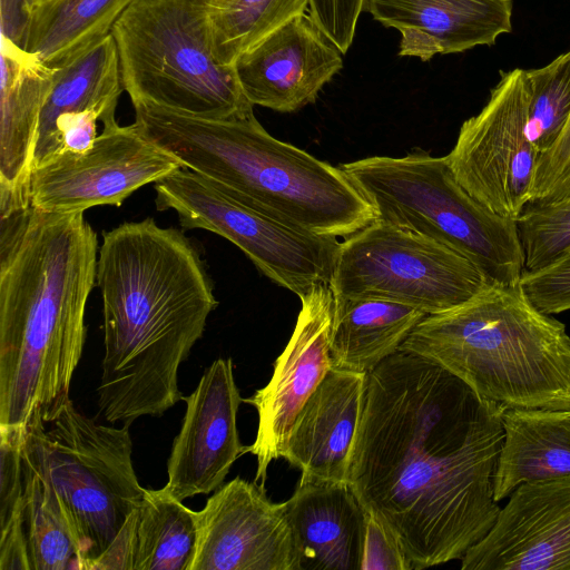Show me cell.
Returning <instances> with one entry per match:
<instances>
[{
  "label": "cell",
  "mask_w": 570,
  "mask_h": 570,
  "mask_svg": "<svg viewBox=\"0 0 570 570\" xmlns=\"http://www.w3.org/2000/svg\"><path fill=\"white\" fill-rule=\"evenodd\" d=\"M180 167L174 155L148 139L135 122H116L102 126L86 151H62L36 166L30 179V204L48 213L120 206L140 187L155 184Z\"/></svg>",
  "instance_id": "7c38bea8"
},
{
  "label": "cell",
  "mask_w": 570,
  "mask_h": 570,
  "mask_svg": "<svg viewBox=\"0 0 570 570\" xmlns=\"http://www.w3.org/2000/svg\"><path fill=\"white\" fill-rule=\"evenodd\" d=\"M130 570H190L196 546V511L165 488L146 489L126 521Z\"/></svg>",
  "instance_id": "484cf974"
},
{
  "label": "cell",
  "mask_w": 570,
  "mask_h": 570,
  "mask_svg": "<svg viewBox=\"0 0 570 570\" xmlns=\"http://www.w3.org/2000/svg\"><path fill=\"white\" fill-rule=\"evenodd\" d=\"M342 67V52L306 13L282 24L234 62L248 101L281 112L314 102Z\"/></svg>",
  "instance_id": "e0dca14e"
},
{
  "label": "cell",
  "mask_w": 570,
  "mask_h": 570,
  "mask_svg": "<svg viewBox=\"0 0 570 570\" xmlns=\"http://www.w3.org/2000/svg\"><path fill=\"white\" fill-rule=\"evenodd\" d=\"M135 124L186 167L321 236L348 237L377 219L335 167L269 135L254 115L213 119L132 102Z\"/></svg>",
  "instance_id": "277c9868"
},
{
  "label": "cell",
  "mask_w": 570,
  "mask_h": 570,
  "mask_svg": "<svg viewBox=\"0 0 570 570\" xmlns=\"http://www.w3.org/2000/svg\"><path fill=\"white\" fill-rule=\"evenodd\" d=\"M366 0H308L316 24L344 55L351 47Z\"/></svg>",
  "instance_id": "d6a6232c"
},
{
  "label": "cell",
  "mask_w": 570,
  "mask_h": 570,
  "mask_svg": "<svg viewBox=\"0 0 570 570\" xmlns=\"http://www.w3.org/2000/svg\"><path fill=\"white\" fill-rule=\"evenodd\" d=\"M48 430L40 415L26 426V444L65 503L88 564L112 543L146 489L132 464L129 425L97 423L71 399Z\"/></svg>",
  "instance_id": "ba28073f"
},
{
  "label": "cell",
  "mask_w": 570,
  "mask_h": 570,
  "mask_svg": "<svg viewBox=\"0 0 570 570\" xmlns=\"http://www.w3.org/2000/svg\"><path fill=\"white\" fill-rule=\"evenodd\" d=\"M341 167L373 204L377 220L458 250L492 282H520L524 253L517 220L473 198L446 156L415 149L403 157L373 156Z\"/></svg>",
  "instance_id": "52a82bcc"
},
{
  "label": "cell",
  "mask_w": 570,
  "mask_h": 570,
  "mask_svg": "<svg viewBox=\"0 0 570 570\" xmlns=\"http://www.w3.org/2000/svg\"><path fill=\"white\" fill-rule=\"evenodd\" d=\"M122 91L119 57L112 35L73 61L57 67L40 117L33 168L59 153L56 122L61 115L95 111L102 126L114 125L117 122L115 115Z\"/></svg>",
  "instance_id": "603a6c76"
},
{
  "label": "cell",
  "mask_w": 570,
  "mask_h": 570,
  "mask_svg": "<svg viewBox=\"0 0 570 570\" xmlns=\"http://www.w3.org/2000/svg\"><path fill=\"white\" fill-rule=\"evenodd\" d=\"M426 315L419 308L396 302L334 296L333 367L357 373L373 371L400 350Z\"/></svg>",
  "instance_id": "cb8c5ba5"
},
{
  "label": "cell",
  "mask_w": 570,
  "mask_h": 570,
  "mask_svg": "<svg viewBox=\"0 0 570 570\" xmlns=\"http://www.w3.org/2000/svg\"><path fill=\"white\" fill-rule=\"evenodd\" d=\"M399 351L439 364L503 409L570 411V336L520 282H491L461 305L426 315Z\"/></svg>",
  "instance_id": "5b68a950"
},
{
  "label": "cell",
  "mask_w": 570,
  "mask_h": 570,
  "mask_svg": "<svg viewBox=\"0 0 570 570\" xmlns=\"http://www.w3.org/2000/svg\"><path fill=\"white\" fill-rule=\"evenodd\" d=\"M524 272L542 269L570 249V197L529 204L517 219Z\"/></svg>",
  "instance_id": "f546056e"
},
{
  "label": "cell",
  "mask_w": 570,
  "mask_h": 570,
  "mask_svg": "<svg viewBox=\"0 0 570 570\" xmlns=\"http://www.w3.org/2000/svg\"><path fill=\"white\" fill-rule=\"evenodd\" d=\"M111 35L131 102L213 119L254 115L234 65L215 57L205 0H136Z\"/></svg>",
  "instance_id": "8992f818"
},
{
  "label": "cell",
  "mask_w": 570,
  "mask_h": 570,
  "mask_svg": "<svg viewBox=\"0 0 570 570\" xmlns=\"http://www.w3.org/2000/svg\"><path fill=\"white\" fill-rule=\"evenodd\" d=\"M98 120L99 115L95 111L69 112L61 115L56 122L59 153H82L89 149L98 136Z\"/></svg>",
  "instance_id": "e575fe53"
},
{
  "label": "cell",
  "mask_w": 570,
  "mask_h": 570,
  "mask_svg": "<svg viewBox=\"0 0 570 570\" xmlns=\"http://www.w3.org/2000/svg\"><path fill=\"white\" fill-rule=\"evenodd\" d=\"M491 282L458 250L376 219L340 243L328 284L335 297L385 299L431 315L461 305Z\"/></svg>",
  "instance_id": "30bf717a"
},
{
  "label": "cell",
  "mask_w": 570,
  "mask_h": 570,
  "mask_svg": "<svg viewBox=\"0 0 570 570\" xmlns=\"http://www.w3.org/2000/svg\"><path fill=\"white\" fill-rule=\"evenodd\" d=\"M365 9L400 31L399 56L422 61L493 46L512 30V0H366Z\"/></svg>",
  "instance_id": "d6986e66"
},
{
  "label": "cell",
  "mask_w": 570,
  "mask_h": 570,
  "mask_svg": "<svg viewBox=\"0 0 570 570\" xmlns=\"http://www.w3.org/2000/svg\"><path fill=\"white\" fill-rule=\"evenodd\" d=\"M302 307L293 334L274 363L268 383L244 399L258 414L255 441L246 453L257 459L254 481L265 485L272 461L282 458L296 415L333 367L331 337L334 295L328 283L299 297Z\"/></svg>",
  "instance_id": "5bb4252c"
},
{
  "label": "cell",
  "mask_w": 570,
  "mask_h": 570,
  "mask_svg": "<svg viewBox=\"0 0 570 570\" xmlns=\"http://www.w3.org/2000/svg\"><path fill=\"white\" fill-rule=\"evenodd\" d=\"M183 400L186 412L173 442L164 485L180 501L217 490L235 461L246 453L236 422L244 399L232 358L215 360L194 392Z\"/></svg>",
  "instance_id": "9a60e30c"
},
{
  "label": "cell",
  "mask_w": 570,
  "mask_h": 570,
  "mask_svg": "<svg viewBox=\"0 0 570 570\" xmlns=\"http://www.w3.org/2000/svg\"><path fill=\"white\" fill-rule=\"evenodd\" d=\"M215 57L236 59L292 18L305 13L308 0H205Z\"/></svg>",
  "instance_id": "83f0119b"
},
{
  "label": "cell",
  "mask_w": 570,
  "mask_h": 570,
  "mask_svg": "<svg viewBox=\"0 0 570 570\" xmlns=\"http://www.w3.org/2000/svg\"><path fill=\"white\" fill-rule=\"evenodd\" d=\"M462 570H570V475L519 485Z\"/></svg>",
  "instance_id": "2e32d148"
},
{
  "label": "cell",
  "mask_w": 570,
  "mask_h": 570,
  "mask_svg": "<svg viewBox=\"0 0 570 570\" xmlns=\"http://www.w3.org/2000/svg\"><path fill=\"white\" fill-rule=\"evenodd\" d=\"M197 546L190 570H299L284 503L240 476L223 484L196 511Z\"/></svg>",
  "instance_id": "4fadbf2b"
},
{
  "label": "cell",
  "mask_w": 570,
  "mask_h": 570,
  "mask_svg": "<svg viewBox=\"0 0 570 570\" xmlns=\"http://www.w3.org/2000/svg\"><path fill=\"white\" fill-rule=\"evenodd\" d=\"M136 0H40L23 47L49 67L65 66L100 43Z\"/></svg>",
  "instance_id": "d4e9b609"
},
{
  "label": "cell",
  "mask_w": 570,
  "mask_h": 570,
  "mask_svg": "<svg viewBox=\"0 0 570 570\" xmlns=\"http://www.w3.org/2000/svg\"><path fill=\"white\" fill-rule=\"evenodd\" d=\"M284 503L299 570H361L366 510L345 482H298Z\"/></svg>",
  "instance_id": "44dd1931"
},
{
  "label": "cell",
  "mask_w": 570,
  "mask_h": 570,
  "mask_svg": "<svg viewBox=\"0 0 570 570\" xmlns=\"http://www.w3.org/2000/svg\"><path fill=\"white\" fill-rule=\"evenodd\" d=\"M504 410L414 353L367 373L346 483L413 570L461 560L494 525Z\"/></svg>",
  "instance_id": "6da1fadb"
},
{
  "label": "cell",
  "mask_w": 570,
  "mask_h": 570,
  "mask_svg": "<svg viewBox=\"0 0 570 570\" xmlns=\"http://www.w3.org/2000/svg\"><path fill=\"white\" fill-rule=\"evenodd\" d=\"M530 100L525 134L539 153L549 150L570 118V50L550 63L527 70Z\"/></svg>",
  "instance_id": "f1b7e54d"
},
{
  "label": "cell",
  "mask_w": 570,
  "mask_h": 570,
  "mask_svg": "<svg viewBox=\"0 0 570 570\" xmlns=\"http://www.w3.org/2000/svg\"><path fill=\"white\" fill-rule=\"evenodd\" d=\"M24 515L31 570H85L77 528L56 489L26 444L22 446Z\"/></svg>",
  "instance_id": "4316f807"
},
{
  "label": "cell",
  "mask_w": 570,
  "mask_h": 570,
  "mask_svg": "<svg viewBox=\"0 0 570 570\" xmlns=\"http://www.w3.org/2000/svg\"><path fill=\"white\" fill-rule=\"evenodd\" d=\"M154 188L158 210H174L184 229H205L228 239L264 275L298 297L330 283L336 237L313 234L186 167Z\"/></svg>",
  "instance_id": "9c48e42d"
},
{
  "label": "cell",
  "mask_w": 570,
  "mask_h": 570,
  "mask_svg": "<svg viewBox=\"0 0 570 570\" xmlns=\"http://www.w3.org/2000/svg\"><path fill=\"white\" fill-rule=\"evenodd\" d=\"M494 474L499 502L519 485L570 475V411L505 409Z\"/></svg>",
  "instance_id": "7402d4cb"
},
{
  "label": "cell",
  "mask_w": 570,
  "mask_h": 570,
  "mask_svg": "<svg viewBox=\"0 0 570 570\" xmlns=\"http://www.w3.org/2000/svg\"><path fill=\"white\" fill-rule=\"evenodd\" d=\"M570 197V118L554 145L538 158L531 202L543 204Z\"/></svg>",
  "instance_id": "4dcf8cb0"
},
{
  "label": "cell",
  "mask_w": 570,
  "mask_h": 570,
  "mask_svg": "<svg viewBox=\"0 0 570 570\" xmlns=\"http://www.w3.org/2000/svg\"><path fill=\"white\" fill-rule=\"evenodd\" d=\"M361 570H413L397 537L370 511H366Z\"/></svg>",
  "instance_id": "836d02e7"
},
{
  "label": "cell",
  "mask_w": 570,
  "mask_h": 570,
  "mask_svg": "<svg viewBox=\"0 0 570 570\" xmlns=\"http://www.w3.org/2000/svg\"><path fill=\"white\" fill-rule=\"evenodd\" d=\"M98 250L81 212L0 216V430L49 423L70 399Z\"/></svg>",
  "instance_id": "3957f363"
},
{
  "label": "cell",
  "mask_w": 570,
  "mask_h": 570,
  "mask_svg": "<svg viewBox=\"0 0 570 570\" xmlns=\"http://www.w3.org/2000/svg\"><path fill=\"white\" fill-rule=\"evenodd\" d=\"M520 283L542 312L554 315L570 309V249L551 265L524 272Z\"/></svg>",
  "instance_id": "1f68e13d"
},
{
  "label": "cell",
  "mask_w": 570,
  "mask_h": 570,
  "mask_svg": "<svg viewBox=\"0 0 570 570\" xmlns=\"http://www.w3.org/2000/svg\"><path fill=\"white\" fill-rule=\"evenodd\" d=\"M529 100L527 70H501L488 102L462 124L446 155L454 177L473 198L514 220L531 202L539 158L525 134Z\"/></svg>",
  "instance_id": "8fae6325"
},
{
  "label": "cell",
  "mask_w": 570,
  "mask_h": 570,
  "mask_svg": "<svg viewBox=\"0 0 570 570\" xmlns=\"http://www.w3.org/2000/svg\"><path fill=\"white\" fill-rule=\"evenodd\" d=\"M0 216L30 205V179L41 112L56 68L1 36Z\"/></svg>",
  "instance_id": "ffe728a7"
},
{
  "label": "cell",
  "mask_w": 570,
  "mask_h": 570,
  "mask_svg": "<svg viewBox=\"0 0 570 570\" xmlns=\"http://www.w3.org/2000/svg\"><path fill=\"white\" fill-rule=\"evenodd\" d=\"M40 0H0L1 36L22 46L33 8Z\"/></svg>",
  "instance_id": "d590c367"
},
{
  "label": "cell",
  "mask_w": 570,
  "mask_h": 570,
  "mask_svg": "<svg viewBox=\"0 0 570 570\" xmlns=\"http://www.w3.org/2000/svg\"><path fill=\"white\" fill-rule=\"evenodd\" d=\"M367 373L332 367L295 417L282 458L299 482H345L361 423Z\"/></svg>",
  "instance_id": "ac0fdd59"
},
{
  "label": "cell",
  "mask_w": 570,
  "mask_h": 570,
  "mask_svg": "<svg viewBox=\"0 0 570 570\" xmlns=\"http://www.w3.org/2000/svg\"><path fill=\"white\" fill-rule=\"evenodd\" d=\"M96 282L104 346L98 414L130 425L183 400L178 370L218 302L193 243L148 217L102 233Z\"/></svg>",
  "instance_id": "7a4b0ae2"
}]
</instances>
